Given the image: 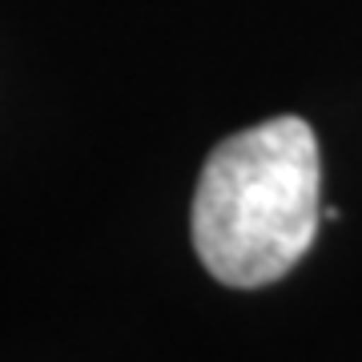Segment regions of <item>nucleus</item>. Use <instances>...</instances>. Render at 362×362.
Returning a JSON list of instances; mask_svg holds the SVG:
<instances>
[{"mask_svg": "<svg viewBox=\"0 0 362 362\" xmlns=\"http://www.w3.org/2000/svg\"><path fill=\"white\" fill-rule=\"evenodd\" d=\"M322 226V157L302 117H274L209 153L194 194V250L218 282L258 290L302 262Z\"/></svg>", "mask_w": 362, "mask_h": 362, "instance_id": "f257e3e1", "label": "nucleus"}]
</instances>
